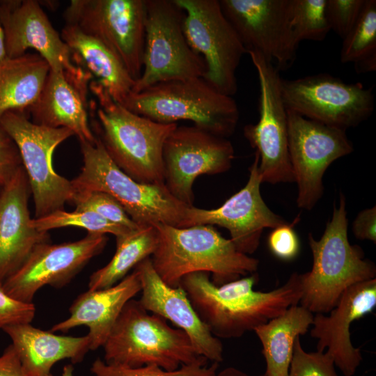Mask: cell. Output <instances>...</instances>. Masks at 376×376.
I'll use <instances>...</instances> for the list:
<instances>
[{
    "mask_svg": "<svg viewBox=\"0 0 376 376\" xmlns=\"http://www.w3.org/2000/svg\"><path fill=\"white\" fill-rule=\"evenodd\" d=\"M256 272L221 285L210 274L198 272L184 276L180 286L200 320L219 338H235L298 304L302 295L300 274L292 273L281 286L256 291Z\"/></svg>",
    "mask_w": 376,
    "mask_h": 376,
    "instance_id": "6da1fadb",
    "label": "cell"
},
{
    "mask_svg": "<svg viewBox=\"0 0 376 376\" xmlns=\"http://www.w3.org/2000/svg\"><path fill=\"white\" fill-rule=\"evenodd\" d=\"M61 36L70 49L77 65L84 64L113 100L121 103L132 93L135 81L118 58L98 40L78 27L65 24Z\"/></svg>",
    "mask_w": 376,
    "mask_h": 376,
    "instance_id": "484cf974",
    "label": "cell"
},
{
    "mask_svg": "<svg viewBox=\"0 0 376 376\" xmlns=\"http://www.w3.org/2000/svg\"><path fill=\"white\" fill-rule=\"evenodd\" d=\"M36 313L33 303L17 301L9 296L0 281V329L5 327L31 323Z\"/></svg>",
    "mask_w": 376,
    "mask_h": 376,
    "instance_id": "74e56055",
    "label": "cell"
},
{
    "mask_svg": "<svg viewBox=\"0 0 376 376\" xmlns=\"http://www.w3.org/2000/svg\"><path fill=\"white\" fill-rule=\"evenodd\" d=\"M352 232L356 238L376 242L375 205L361 210L352 224Z\"/></svg>",
    "mask_w": 376,
    "mask_h": 376,
    "instance_id": "ab89813d",
    "label": "cell"
},
{
    "mask_svg": "<svg viewBox=\"0 0 376 376\" xmlns=\"http://www.w3.org/2000/svg\"><path fill=\"white\" fill-rule=\"evenodd\" d=\"M184 18L175 0H146L143 69L132 93L160 82L203 77L206 66L186 38Z\"/></svg>",
    "mask_w": 376,
    "mask_h": 376,
    "instance_id": "ba28073f",
    "label": "cell"
},
{
    "mask_svg": "<svg viewBox=\"0 0 376 376\" xmlns=\"http://www.w3.org/2000/svg\"><path fill=\"white\" fill-rule=\"evenodd\" d=\"M281 92L287 109L345 131L367 120L375 109L371 88L347 84L326 73L281 78Z\"/></svg>",
    "mask_w": 376,
    "mask_h": 376,
    "instance_id": "8fae6325",
    "label": "cell"
},
{
    "mask_svg": "<svg viewBox=\"0 0 376 376\" xmlns=\"http://www.w3.org/2000/svg\"><path fill=\"white\" fill-rule=\"evenodd\" d=\"M134 269L138 272L141 282L139 301L143 307L184 331L199 356L212 363L221 362L222 343L200 320L185 290L180 285L172 288L166 284L154 269L150 257L142 260Z\"/></svg>",
    "mask_w": 376,
    "mask_h": 376,
    "instance_id": "44dd1931",
    "label": "cell"
},
{
    "mask_svg": "<svg viewBox=\"0 0 376 376\" xmlns=\"http://www.w3.org/2000/svg\"><path fill=\"white\" fill-rule=\"evenodd\" d=\"M105 235L88 233L82 239L61 244L37 245L22 265L3 283L5 292L13 299L32 303L36 293L45 285L61 288L104 249Z\"/></svg>",
    "mask_w": 376,
    "mask_h": 376,
    "instance_id": "ac0fdd59",
    "label": "cell"
},
{
    "mask_svg": "<svg viewBox=\"0 0 376 376\" xmlns=\"http://www.w3.org/2000/svg\"><path fill=\"white\" fill-rule=\"evenodd\" d=\"M299 220L297 217L292 223L279 226L268 237V246L271 252L283 260H293L299 253L300 244L293 226Z\"/></svg>",
    "mask_w": 376,
    "mask_h": 376,
    "instance_id": "8d00e7d4",
    "label": "cell"
},
{
    "mask_svg": "<svg viewBox=\"0 0 376 376\" xmlns=\"http://www.w3.org/2000/svg\"><path fill=\"white\" fill-rule=\"evenodd\" d=\"M31 194L24 168L0 187V281L26 261L38 244L49 242L48 232L31 226L28 201Z\"/></svg>",
    "mask_w": 376,
    "mask_h": 376,
    "instance_id": "7402d4cb",
    "label": "cell"
},
{
    "mask_svg": "<svg viewBox=\"0 0 376 376\" xmlns=\"http://www.w3.org/2000/svg\"><path fill=\"white\" fill-rule=\"evenodd\" d=\"M218 368V363L212 362L208 365V360L202 356L195 361L171 371L155 365L131 368L109 364L97 358L93 363L91 371L93 376H214Z\"/></svg>",
    "mask_w": 376,
    "mask_h": 376,
    "instance_id": "d6a6232c",
    "label": "cell"
},
{
    "mask_svg": "<svg viewBox=\"0 0 376 376\" xmlns=\"http://www.w3.org/2000/svg\"><path fill=\"white\" fill-rule=\"evenodd\" d=\"M102 347L106 363L131 368L155 365L171 371L200 357L184 331L149 314L134 299L123 307Z\"/></svg>",
    "mask_w": 376,
    "mask_h": 376,
    "instance_id": "8992f818",
    "label": "cell"
},
{
    "mask_svg": "<svg viewBox=\"0 0 376 376\" xmlns=\"http://www.w3.org/2000/svg\"><path fill=\"white\" fill-rule=\"evenodd\" d=\"M8 59L6 49L5 35L0 22V65Z\"/></svg>",
    "mask_w": 376,
    "mask_h": 376,
    "instance_id": "7bdbcfd3",
    "label": "cell"
},
{
    "mask_svg": "<svg viewBox=\"0 0 376 376\" xmlns=\"http://www.w3.org/2000/svg\"><path fill=\"white\" fill-rule=\"evenodd\" d=\"M141 290L135 269L111 287L88 290L73 301L70 316L54 324L50 331L67 332L78 326H86L90 350H95L104 345L126 303Z\"/></svg>",
    "mask_w": 376,
    "mask_h": 376,
    "instance_id": "603a6c76",
    "label": "cell"
},
{
    "mask_svg": "<svg viewBox=\"0 0 376 376\" xmlns=\"http://www.w3.org/2000/svg\"><path fill=\"white\" fill-rule=\"evenodd\" d=\"M75 210L93 211L107 220L133 230L139 226L111 195L100 191L75 192L72 202Z\"/></svg>",
    "mask_w": 376,
    "mask_h": 376,
    "instance_id": "836d02e7",
    "label": "cell"
},
{
    "mask_svg": "<svg viewBox=\"0 0 376 376\" xmlns=\"http://www.w3.org/2000/svg\"><path fill=\"white\" fill-rule=\"evenodd\" d=\"M50 68L38 54L26 53L0 65V119L8 111H23L38 100Z\"/></svg>",
    "mask_w": 376,
    "mask_h": 376,
    "instance_id": "83f0119b",
    "label": "cell"
},
{
    "mask_svg": "<svg viewBox=\"0 0 376 376\" xmlns=\"http://www.w3.org/2000/svg\"><path fill=\"white\" fill-rule=\"evenodd\" d=\"M376 306V279L354 284L342 294L329 315L316 313L311 336L318 339L317 351L327 352L345 376H352L362 361L353 346L350 326Z\"/></svg>",
    "mask_w": 376,
    "mask_h": 376,
    "instance_id": "ffe728a7",
    "label": "cell"
},
{
    "mask_svg": "<svg viewBox=\"0 0 376 376\" xmlns=\"http://www.w3.org/2000/svg\"><path fill=\"white\" fill-rule=\"evenodd\" d=\"M234 148L226 138L193 126H177L166 138L162 151L164 185L179 201L193 206V184L202 174L227 171Z\"/></svg>",
    "mask_w": 376,
    "mask_h": 376,
    "instance_id": "2e32d148",
    "label": "cell"
},
{
    "mask_svg": "<svg viewBox=\"0 0 376 376\" xmlns=\"http://www.w3.org/2000/svg\"><path fill=\"white\" fill-rule=\"evenodd\" d=\"M157 245V233L153 225L140 226L116 237V250L111 260L94 272L88 290L104 289L116 284L144 259L150 257Z\"/></svg>",
    "mask_w": 376,
    "mask_h": 376,
    "instance_id": "f1b7e54d",
    "label": "cell"
},
{
    "mask_svg": "<svg viewBox=\"0 0 376 376\" xmlns=\"http://www.w3.org/2000/svg\"><path fill=\"white\" fill-rule=\"evenodd\" d=\"M185 12L184 31L191 47L203 59V78L221 93H236V71L247 54L224 15L219 0H175Z\"/></svg>",
    "mask_w": 376,
    "mask_h": 376,
    "instance_id": "7c38bea8",
    "label": "cell"
},
{
    "mask_svg": "<svg viewBox=\"0 0 376 376\" xmlns=\"http://www.w3.org/2000/svg\"><path fill=\"white\" fill-rule=\"evenodd\" d=\"M214 376H249L245 372L235 368V367H226L219 372H217ZM259 376H265V374Z\"/></svg>",
    "mask_w": 376,
    "mask_h": 376,
    "instance_id": "b9f144b4",
    "label": "cell"
},
{
    "mask_svg": "<svg viewBox=\"0 0 376 376\" xmlns=\"http://www.w3.org/2000/svg\"><path fill=\"white\" fill-rule=\"evenodd\" d=\"M327 0H290V24L299 44L304 40L322 41L331 31L325 15Z\"/></svg>",
    "mask_w": 376,
    "mask_h": 376,
    "instance_id": "1f68e13d",
    "label": "cell"
},
{
    "mask_svg": "<svg viewBox=\"0 0 376 376\" xmlns=\"http://www.w3.org/2000/svg\"><path fill=\"white\" fill-rule=\"evenodd\" d=\"M28 376H46L58 361L70 359L81 362L90 350L88 336L73 337L57 335L30 323L3 327Z\"/></svg>",
    "mask_w": 376,
    "mask_h": 376,
    "instance_id": "cb8c5ba5",
    "label": "cell"
},
{
    "mask_svg": "<svg viewBox=\"0 0 376 376\" xmlns=\"http://www.w3.org/2000/svg\"><path fill=\"white\" fill-rule=\"evenodd\" d=\"M346 201L340 194L339 206L334 204L331 219L321 238L308 234L313 255L311 269L300 274V305L312 313H329L344 291L360 282L375 279L374 263L364 258L362 249L352 245L347 235Z\"/></svg>",
    "mask_w": 376,
    "mask_h": 376,
    "instance_id": "3957f363",
    "label": "cell"
},
{
    "mask_svg": "<svg viewBox=\"0 0 376 376\" xmlns=\"http://www.w3.org/2000/svg\"><path fill=\"white\" fill-rule=\"evenodd\" d=\"M376 57V1L365 0L355 24L343 39L342 63H357Z\"/></svg>",
    "mask_w": 376,
    "mask_h": 376,
    "instance_id": "f546056e",
    "label": "cell"
},
{
    "mask_svg": "<svg viewBox=\"0 0 376 376\" xmlns=\"http://www.w3.org/2000/svg\"><path fill=\"white\" fill-rule=\"evenodd\" d=\"M87 93L61 72L49 70L36 102L26 111L32 122L52 128L70 129L79 141L95 140L88 119Z\"/></svg>",
    "mask_w": 376,
    "mask_h": 376,
    "instance_id": "d4e9b609",
    "label": "cell"
},
{
    "mask_svg": "<svg viewBox=\"0 0 376 376\" xmlns=\"http://www.w3.org/2000/svg\"><path fill=\"white\" fill-rule=\"evenodd\" d=\"M79 143L84 164L71 180L75 193L100 191L111 195L139 226L163 224L181 228L191 206L173 197L164 184L133 180L111 160L98 137L94 142Z\"/></svg>",
    "mask_w": 376,
    "mask_h": 376,
    "instance_id": "52a82bcc",
    "label": "cell"
},
{
    "mask_svg": "<svg viewBox=\"0 0 376 376\" xmlns=\"http://www.w3.org/2000/svg\"><path fill=\"white\" fill-rule=\"evenodd\" d=\"M65 24L98 40L121 62L134 81L142 72L146 0H72Z\"/></svg>",
    "mask_w": 376,
    "mask_h": 376,
    "instance_id": "30bf717a",
    "label": "cell"
},
{
    "mask_svg": "<svg viewBox=\"0 0 376 376\" xmlns=\"http://www.w3.org/2000/svg\"><path fill=\"white\" fill-rule=\"evenodd\" d=\"M74 368L72 364L65 365L62 371L61 376H74L73 375ZM46 376H53L52 373Z\"/></svg>",
    "mask_w": 376,
    "mask_h": 376,
    "instance_id": "ee69618b",
    "label": "cell"
},
{
    "mask_svg": "<svg viewBox=\"0 0 376 376\" xmlns=\"http://www.w3.org/2000/svg\"><path fill=\"white\" fill-rule=\"evenodd\" d=\"M287 376H338L332 357L326 352H306L297 336Z\"/></svg>",
    "mask_w": 376,
    "mask_h": 376,
    "instance_id": "e575fe53",
    "label": "cell"
},
{
    "mask_svg": "<svg viewBox=\"0 0 376 376\" xmlns=\"http://www.w3.org/2000/svg\"><path fill=\"white\" fill-rule=\"evenodd\" d=\"M98 101V138L116 165L135 181L162 185L164 143L176 123L164 124L136 114L116 102L93 81Z\"/></svg>",
    "mask_w": 376,
    "mask_h": 376,
    "instance_id": "277c9868",
    "label": "cell"
},
{
    "mask_svg": "<svg viewBox=\"0 0 376 376\" xmlns=\"http://www.w3.org/2000/svg\"><path fill=\"white\" fill-rule=\"evenodd\" d=\"M258 164L259 156L256 152L245 186L218 208L189 207L181 228L197 225L224 227L229 231L230 239L239 251L248 256L253 253L265 228H274L288 223L272 211L263 199Z\"/></svg>",
    "mask_w": 376,
    "mask_h": 376,
    "instance_id": "d6986e66",
    "label": "cell"
},
{
    "mask_svg": "<svg viewBox=\"0 0 376 376\" xmlns=\"http://www.w3.org/2000/svg\"><path fill=\"white\" fill-rule=\"evenodd\" d=\"M288 152L297 206L311 210L321 198L323 175L332 162L353 152L346 131L306 118L287 109Z\"/></svg>",
    "mask_w": 376,
    "mask_h": 376,
    "instance_id": "5bb4252c",
    "label": "cell"
},
{
    "mask_svg": "<svg viewBox=\"0 0 376 376\" xmlns=\"http://www.w3.org/2000/svg\"><path fill=\"white\" fill-rule=\"evenodd\" d=\"M30 224L31 226L40 231L48 232L54 228L73 226L84 228L88 233L103 235L110 233L116 237L132 230L113 224L89 210H75L73 212H66L60 210L42 217L31 219Z\"/></svg>",
    "mask_w": 376,
    "mask_h": 376,
    "instance_id": "4dcf8cb0",
    "label": "cell"
},
{
    "mask_svg": "<svg viewBox=\"0 0 376 376\" xmlns=\"http://www.w3.org/2000/svg\"><path fill=\"white\" fill-rule=\"evenodd\" d=\"M22 166L19 151L12 138L0 126V187Z\"/></svg>",
    "mask_w": 376,
    "mask_h": 376,
    "instance_id": "f35d334b",
    "label": "cell"
},
{
    "mask_svg": "<svg viewBox=\"0 0 376 376\" xmlns=\"http://www.w3.org/2000/svg\"><path fill=\"white\" fill-rule=\"evenodd\" d=\"M246 52H256L279 70L290 68L299 43L290 24V0H219Z\"/></svg>",
    "mask_w": 376,
    "mask_h": 376,
    "instance_id": "e0dca14e",
    "label": "cell"
},
{
    "mask_svg": "<svg viewBox=\"0 0 376 376\" xmlns=\"http://www.w3.org/2000/svg\"><path fill=\"white\" fill-rule=\"evenodd\" d=\"M0 126L15 143L26 173L34 202V218L63 210L72 203L75 190L71 181L57 174L52 164L56 148L75 135L68 128L37 125L26 112L8 111Z\"/></svg>",
    "mask_w": 376,
    "mask_h": 376,
    "instance_id": "9c48e42d",
    "label": "cell"
},
{
    "mask_svg": "<svg viewBox=\"0 0 376 376\" xmlns=\"http://www.w3.org/2000/svg\"><path fill=\"white\" fill-rule=\"evenodd\" d=\"M260 85L259 120L244 127V135L259 156L258 172L263 182H295L288 152L287 109L281 92L279 70L256 52L247 53Z\"/></svg>",
    "mask_w": 376,
    "mask_h": 376,
    "instance_id": "4fadbf2b",
    "label": "cell"
},
{
    "mask_svg": "<svg viewBox=\"0 0 376 376\" xmlns=\"http://www.w3.org/2000/svg\"><path fill=\"white\" fill-rule=\"evenodd\" d=\"M0 22L4 31L8 58L34 49L49 65L61 72L79 89L87 93L91 75L73 63L70 49L54 28L38 1H0Z\"/></svg>",
    "mask_w": 376,
    "mask_h": 376,
    "instance_id": "9a60e30c",
    "label": "cell"
},
{
    "mask_svg": "<svg viewBox=\"0 0 376 376\" xmlns=\"http://www.w3.org/2000/svg\"><path fill=\"white\" fill-rule=\"evenodd\" d=\"M120 104L157 123L189 120L224 138L234 132L240 117L233 97L221 93L203 77L157 83L130 93Z\"/></svg>",
    "mask_w": 376,
    "mask_h": 376,
    "instance_id": "5b68a950",
    "label": "cell"
},
{
    "mask_svg": "<svg viewBox=\"0 0 376 376\" xmlns=\"http://www.w3.org/2000/svg\"><path fill=\"white\" fill-rule=\"evenodd\" d=\"M0 376H28L12 344L0 356Z\"/></svg>",
    "mask_w": 376,
    "mask_h": 376,
    "instance_id": "60d3db41",
    "label": "cell"
},
{
    "mask_svg": "<svg viewBox=\"0 0 376 376\" xmlns=\"http://www.w3.org/2000/svg\"><path fill=\"white\" fill-rule=\"evenodd\" d=\"M365 0H327L325 15L330 30L343 39L357 21Z\"/></svg>",
    "mask_w": 376,
    "mask_h": 376,
    "instance_id": "d590c367",
    "label": "cell"
},
{
    "mask_svg": "<svg viewBox=\"0 0 376 376\" xmlns=\"http://www.w3.org/2000/svg\"><path fill=\"white\" fill-rule=\"evenodd\" d=\"M313 318L312 312L296 304L253 330L262 345L265 376H287L295 340L308 331Z\"/></svg>",
    "mask_w": 376,
    "mask_h": 376,
    "instance_id": "4316f807",
    "label": "cell"
},
{
    "mask_svg": "<svg viewBox=\"0 0 376 376\" xmlns=\"http://www.w3.org/2000/svg\"><path fill=\"white\" fill-rule=\"evenodd\" d=\"M157 245L150 256L154 269L172 288L190 273L212 274L217 285L256 272L259 260L239 251L230 239L223 237L213 226L178 228L153 225Z\"/></svg>",
    "mask_w": 376,
    "mask_h": 376,
    "instance_id": "7a4b0ae2",
    "label": "cell"
}]
</instances>
